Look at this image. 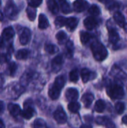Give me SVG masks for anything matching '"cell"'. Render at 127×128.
Here are the masks:
<instances>
[{"mask_svg":"<svg viewBox=\"0 0 127 128\" xmlns=\"http://www.w3.org/2000/svg\"><path fill=\"white\" fill-rule=\"evenodd\" d=\"M47 5H48L49 10L52 12V14H56L58 12L59 8H58V4L57 2L54 0H49L47 1Z\"/></svg>","mask_w":127,"mask_h":128,"instance_id":"obj_24","label":"cell"},{"mask_svg":"<svg viewBox=\"0 0 127 128\" xmlns=\"http://www.w3.org/2000/svg\"><path fill=\"white\" fill-rule=\"evenodd\" d=\"M109 28V42L115 44H117L119 40H120V36L118 32H117V30L114 28V27H108Z\"/></svg>","mask_w":127,"mask_h":128,"instance_id":"obj_14","label":"cell"},{"mask_svg":"<svg viewBox=\"0 0 127 128\" xmlns=\"http://www.w3.org/2000/svg\"><path fill=\"white\" fill-rule=\"evenodd\" d=\"M78 24H79V20H78V18L74 17V16H70V17L67 18L65 26H67V28L69 31L73 32L77 27Z\"/></svg>","mask_w":127,"mask_h":128,"instance_id":"obj_15","label":"cell"},{"mask_svg":"<svg viewBox=\"0 0 127 128\" xmlns=\"http://www.w3.org/2000/svg\"><path fill=\"white\" fill-rule=\"evenodd\" d=\"M123 28H124V29L125 30V32H127V23H126V25L124 26V27Z\"/></svg>","mask_w":127,"mask_h":128,"instance_id":"obj_48","label":"cell"},{"mask_svg":"<svg viewBox=\"0 0 127 128\" xmlns=\"http://www.w3.org/2000/svg\"><path fill=\"white\" fill-rule=\"evenodd\" d=\"M10 58V55L8 53H0V64L7 62Z\"/></svg>","mask_w":127,"mask_h":128,"instance_id":"obj_40","label":"cell"},{"mask_svg":"<svg viewBox=\"0 0 127 128\" xmlns=\"http://www.w3.org/2000/svg\"><path fill=\"white\" fill-rule=\"evenodd\" d=\"M61 92V90H60L59 88L55 87L54 85H52L49 88L48 94L52 100H57L60 96Z\"/></svg>","mask_w":127,"mask_h":128,"instance_id":"obj_21","label":"cell"},{"mask_svg":"<svg viewBox=\"0 0 127 128\" xmlns=\"http://www.w3.org/2000/svg\"><path fill=\"white\" fill-rule=\"evenodd\" d=\"M113 18H114L115 21L116 22V23L121 28H124L127 23L124 16L119 11L115 12V14L113 15Z\"/></svg>","mask_w":127,"mask_h":128,"instance_id":"obj_17","label":"cell"},{"mask_svg":"<svg viewBox=\"0 0 127 128\" xmlns=\"http://www.w3.org/2000/svg\"><path fill=\"white\" fill-rule=\"evenodd\" d=\"M4 12H5L6 16L8 18L13 20L16 17L17 14H18V9L13 2L8 1L6 3V6L4 8Z\"/></svg>","mask_w":127,"mask_h":128,"instance_id":"obj_4","label":"cell"},{"mask_svg":"<svg viewBox=\"0 0 127 128\" xmlns=\"http://www.w3.org/2000/svg\"><path fill=\"white\" fill-rule=\"evenodd\" d=\"M122 122H123L124 124L127 125V115L124 116L123 117V118H122Z\"/></svg>","mask_w":127,"mask_h":128,"instance_id":"obj_45","label":"cell"},{"mask_svg":"<svg viewBox=\"0 0 127 128\" xmlns=\"http://www.w3.org/2000/svg\"><path fill=\"white\" fill-rule=\"evenodd\" d=\"M49 22L45 14H40L38 18V28L40 29H46L49 27Z\"/></svg>","mask_w":127,"mask_h":128,"instance_id":"obj_19","label":"cell"},{"mask_svg":"<svg viewBox=\"0 0 127 128\" xmlns=\"http://www.w3.org/2000/svg\"><path fill=\"white\" fill-rule=\"evenodd\" d=\"M4 85V77L3 74H0V92H2Z\"/></svg>","mask_w":127,"mask_h":128,"instance_id":"obj_42","label":"cell"},{"mask_svg":"<svg viewBox=\"0 0 127 128\" xmlns=\"http://www.w3.org/2000/svg\"><path fill=\"white\" fill-rule=\"evenodd\" d=\"M41 3H42L41 0H30V1H28V7L33 8H37L38 6H40L41 4Z\"/></svg>","mask_w":127,"mask_h":128,"instance_id":"obj_41","label":"cell"},{"mask_svg":"<svg viewBox=\"0 0 127 128\" xmlns=\"http://www.w3.org/2000/svg\"><path fill=\"white\" fill-rule=\"evenodd\" d=\"M106 108V104L103 100H98L94 105V110L96 112L101 113L105 110Z\"/></svg>","mask_w":127,"mask_h":128,"instance_id":"obj_27","label":"cell"},{"mask_svg":"<svg viewBox=\"0 0 127 128\" xmlns=\"http://www.w3.org/2000/svg\"><path fill=\"white\" fill-rule=\"evenodd\" d=\"M88 2L86 1L77 0L73 2V10L77 13H80L86 10L88 8Z\"/></svg>","mask_w":127,"mask_h":128,"instance_id":"obj_11","label":"cell"},{"mask_svg":"<svg viewBox=\"0 0 127 128\" xmlns=\"http://www.w3.org/2000/svg\"><path fill=\"white\" fill-rule=\"evenodd\" d=\"M110 74L114 76L115 79H118L121 80L122 81H126L127 80V74L124 72L117 65H114L111 70V73Z\"/></svg>","mask_w":127,"mask_h":128,"instance_id":"obj_6","label":"cell"},{"mask_svg":"<svg viewBox=\"0 0 127 128\" xmlns=\"http://www.w3.org/2000/svg\"><path fill=\"white\" fill-rule=\"evenodd\" d=\"M26 14L27 16L29 19V20L31 21H34L36 18V14H37V10L35 8H31V7H28L26 8Z\"/></svg>","mask_w":127,"mask_h":128,"instance_id":"obj_32","label":"cell"},{"mask_svg":"<svg viewBox=\"0 0 127 128\" xmlns=\"http://www.w3.org/2000/svg\"><path fill=\"white\" fill-rule=\"evenodd\" d=\"M7 110L10 112V114L13 116V117H16L18 116L20 113H21V109L20 106L17 104H10L7 106Z\"/></svg>","mask_w":127,"mask_h":128,"instance_id":"obj_22","label":"cell"},{"mask_svg":"<svg viewBox=\"0 0 127 128\" xmlns=\"http://www.w3.org/2000/svg\"><path fill=\"white\" fill-rule=\"evenodd\" d=\"M14 34H15V32H14V29L13 28V27L8 26L3 30L2 34H1V37L4 40H9L13 38Z\"/></svg>","mask_w":127,"mask_h":128,"instance_id":"obj_18","label":"cell"},{"mask_svg":"<svg viewBox=\"0 0 127 128\" xmlns=\"http://www.w3.org/2000/svg\"><path fill=\"white\" fill-rule=\"evenodd\" d=\"M81 108V105L78 102H71L68 104V110L70 112L73 113H76L79 111Z\"/></svg>","mask_w":127,"mask_h":128,"instance_id":"obj_31","label":"cell"},{"mask_svg":"<svg viewBox=\"0 0 127 128\" xmlns=\"http://www.w3.org/2000/svg\"><path fill=\"white\" fill-rule=\"evenodd\" d=\"M60 8L64 14H69L71 12V8L70 4L66 1H59Z\"/></svg>","mask_w":127,"mask_h":128,"instance_id":"obj_29","label":"cell"},{"mask_svg":"<svg viewBox=\"0 0 127 128\" xmlns=\"http://www.w3.org/2000/svg\"><path fill=\"white\" fill-rule=\"evenodd\" d=\"M24 109L21 112L22 118L25 119H30L31 118L34 114H35V110L34 107L33 102L31 99H28L24 102Z\"/></svg>","mask_w":127,"mask_h":128,"instance_id":"obj_3","label":"cell"},{"mask_svg":"<svg viewBox=\"0 0 127 128\" xmlns=\"http://www.w3.org/2000/svg\"><path fill=\"white\" fill-rule=\"evenodd\" d=\"M96 123L100 125H103L106 128H116L115 123L108 117L99 116L96 118Z\"/></svg>","mask_w":127,"mask_h":128,"instance_id":"obj_9","label":"cell"},{"mask_svg":"<svg viewBox=\"0 0 127 128\" xmlns=\"http://www.w3.org/2000/svg\"><path fill=\"white\" fill-rule=\"evenodd\" d=\"M0 4H1V2H0Z\"/></svg>","mask_w":127,"mask_h":128,"instance_id":"obj_50","label":"cell"},{"mask_svg":"<svg viewBox=\"0 0 127 128\" xmlns=\"http://www.w3.org/2000/svg\"><path fill=\"white\" fill-rule=\"evenodd\" d=\"M94 100V94L91 93H89V92L84 94L82 98V101L83 102V104L86 108H89L91 106Z\"/></svg>","mask_w":127,"mask_h":128,"instance_id":"obj_20","label":"cell"},{"mask_svg":"<svg viewBox=\"0 0 127 128\" xmlns=\"http://www.w3.org/2000/svg\"><path fill=\"white\" fill-rule=\"evenodd\" d=\"M66 98L68 101L71 102H76V100L79 98V92L75 88H69L65 93Z\"/></svg>","mask_w":127,"mask_h":128,"instance_id":"obj_10","label":"cell"},{"mask_svg":"<svg viewBox=\"0 0 127 128\" xmlns=\"http://www.w3.org/2000/svg\"><path fill=\"white\" fill-rule=\"evenodd\" d=\"M88 13L93 16H94L100 15L101 13V10H100V8L97 4H93L88 8Z\"/></svg>","mask_w":127,"mask_h":128,"instance_id":"obj_34","label":"cell"},{"mask_svg":"<svg viewBox=\"0 0 127 128\" xmlns=\"http://www.w3.org/2000/svg\"><path fill=\"white\" fill-rule=\"evenodd\" d=\"M91 38H92L91 34L87 32H82L80 33V40L82 44L84 45L87 44L91 40Z\"/></svg>","mask_w":127,"mask_h":128,"instance_id":"obj_28","label":"cell"},{"mask_svg":"<svg viewBox=\"0 0 127 128\" xmlns=\"http://www.w3.org/2000/svg\"><path fill=\"white\" fill-rule=\"evenodd\" d=\"M97 20L94 16H88L84 20V26L88 30H93L97 26Z\"/></svg>","mask_w":127,"mask_h":128,"instance_id":"obj_16","label":"cell"},{"mask_svg":"<svg viewBox=\"0 0 127 128\" xmlns=\"http://www.w3.org/2000/svg\"><path fill=\"white\" fill-rule=\"evenodd\" d=\"M33 128H47V125L43 119L37 118L33 122Z\"/></svg>","mask_w":127,"mask_h":128,"instance_id":"obj_33","label":"cell"},{"mask_svg":"<svg viewBox=\"0 0 127 128\" xmlns=\"http://www.w3.org/2000/svg\"><path fill=\"white\" fill-rule=\"evenodd\" d=\"M69 77H70V80L73 82H76L79 79V70L75 68L73 70H72L70 73V75H69Z\"/></svg>","mask_w":127,"mask_h":128,"instance_id":"obj_35","label":"cell"},{"mask_svg":"<svg viewBox=\"0 0 127 128\" xmlns=\"http://www.w3.org/2000/svg\"><path fill=\"white\" fill-rule=\"evenodd\" d=\"M53 116H54V118L56 121V122L60 124H65L67 121V114L61 106H59L58 108H57V110L54 112Z\"/></svg>","mask_w":127,"mask_h":128,"instance_id":"obj_5","label":"cell"},{"mask_svg":"<svg viewBox=\"0 0 127 128\" xmlns=\"http://www.w3.org/2000/svg\"><path fill=\"white\" fill-rule=\"evenodd\" d=\"M5 128V126H4V122L0 119V128Z\"/></svg>","mask_w":127,"mask_h":128,"instance_id":"obj_47","label":"cell"},{"mask_svg":"<svg viewBox=\"0 0 127 128\" xmlns=\"http://www.w3.org/2000/svg\"><path fill=\"white\" fill-rule=\"evenodd\" d=\"M4 46V40L2 37H0V49H2Z\"/></svg>","mask_w":127,"mask_h":128,"instance_id":"obj_44","label":"cell"},{"mask_svg":"<svg viewBox=\"0 0 127 128\" xmlns=\"http://www.w3.org/2000/svg\"><path fill=\"white\" fill-rule=\"evenodd\" d=\"M44 49H45V51L47 53L51 54V55L55 54V53H57L58 52V48L55 45L52 44H46L45 45Z\"/></svg>","mask_w":127,"mask_h":128,"instance_id":"obj_30","label":"cell"},{"mask_svg":"<svg viewBox=\"0 0 127 128\" xmlns=\"http://www.w3.org/2000/svg\"><path fill=\"white\" fill-rule=\"evenodd\" d=\"M66 49H67V53L69 57H71L73 53V43L72 40H68L66 43Z\"/></svg>","mask_w":127,"mask_h":128,"instance_id":"obj_39","label":"cell"},{"mask_svg":"<svg viewBox=\"0 0 127 128\" xmlns=\"http://www.w3.org/2000/svg\"><path fill=\"white\" fill-rule=\"evenodd\" d=\"M91 50L94 58L98 62H103L108 57V50L106 46L99 41H94L91 45Z\"/></svg>","mask_w":127,"mask_h":128,"instance_id":"obj_1","label":"cell"},{"mask_svg":"<svg viewBox=\"0 0 127 128\" xmlns=\"http://www.w3.org/2000/svg\"><path fill=\"white\" fill-rule=\"evenodd\" d=\"M55 37H56V39H57V40L58 41V43H59L60 44H64V43H67V40H68L67 34L66 32H64V31H60V32H58L56 34Z\"/></svg>","mask_w":127,"mask_h":128,"instance_id":"obj_25","label":"cell"},{"mask_svg":"<svg viewBox=\"0 0 127 128\" xmlns=\"http://www.w3.org/2000/svg\"><path fill=\"white\" fill-rule=\"evenodd\" d=\"M80 128H92V126L88 125V124H83V125L81 126Z\"/></svg>","mask_w":127,"mask_h":128,"instance_id":"obj_46","label":"cell"},{"mask_svg":"<svg viewBox=\"0 0 127 128\" xmlns=\"http://www.w3.org/2000/svg\"><path fill=\"white\" fill-rule=\"evenodd\" d=\"M31 39V31L28 28H25L20 35H19V42L22 45H26Z\"/></svg>","mask_w":127,"mask_h":128,"instance_id":"obj_13","label":"cell"},{"mask_svg":"<svg viewBox=\"0 0 127 128\" xmlns=\"http://www.w3.org/2000/svg\"><path fill=\"white\" fill-rule=\"evenodd\" d=\"M4 110V104L3 101H0V114L3 113Z\"/></svg>","mask_w":127,"mask_h":128,"instance_id":"obj_43","label":"cell"},{"mask_svg":"<svg viewBox=\"0 0 127 128\" xmlns=\"http://www.w3.org/2000/svg\"><path fill=\"white\" fill-rule=\"evenodd\" d=\"M64 62V59H63V56L61 55H58L56 56L52 61L51 63V67H52V70L53 72H58L63 64Z\"/></svg>","mask_w":127,"mask_h":128,"instance_id":"obj_8","label":"cell"},{"mask_svg":"<svg viewBox=\"0 0 127 128\" xmlns=\"http://www.w3.org/2000/svg\"><path fill=\"white\" fill-rule=\"evenodd\" d=\"M2 18H3V15H2V14L0 12V20H2Z\"/></svg>","mask_w":127,"mask_h":128,"instance_id":"obj_49","label":"cell"},{"mask_svg":"<svg viewBox=\"0 0 127 128\" xmlns=\"http://www.w3.org/2000/svg\"><path fill=\"white\" fill-rule=\"evenodd\" d=\"M115 111L117 112V113L118 115H121L124 113L125 110V104L123 102H118L115 104Z\"/></svg>","mask_w":127,"mask_h":128,"instance_id":"obj_38","label":"cell"},{"mask_svg":"<svg viewBox=\"0 0 127 128\" xmlns=\"http://www.w3.org/2000/svg\"><path fill=\"white\" fill-rule=\"evenodd\" d=\"M24 91H25V88L21 85H19V84L15 85V86L11 85L10 89L9 90V94H10V95L12 96L13 98H14V96H16L15 98H16L19 97V95L21 94H22Z\"/></svg>","mask_w":127,"mask_h":128,"instance_id":"obj_12","label":"cell"},{"mask_svg":"<svg viewBox=\"0 0 127 128\" xmlns=\"http://www.w3.org/2000/svg\"><path fill=\"white\" fill-rule=\"evenodd\" d=\"M28 55H29V51L26 49H22V50H19L15 57L16 59H19V60H25V59H27L28 57Z\"/></svg>","mask_w":127,"mask_h":128,"instance_id":"obj_26","label":"cell"},{"mask_svg":"<svg viewBox=\"0 0 127 128\" xmlns=\"http://www.w3.org/2000/svg\"><path fill=\"white\" fill-rule=\"evenodd\" d=\"M16 70H17V65H16V64L15 62H12L8 64L7 71H8V74L10 76H13L15 75L16 72Z\"/></svg>","mask_w":127,"mask_h":128,"instance_id":"obj_37","label":"cell"},{"mask_svg":"<svg viewBox=\"0 0 127 128\" xmlns=\"http://www.w3.org/2000/svg\"><path fill=\"white\" fill-rule=\"evenodd\" d=\"M66 82V77L64 75H60L58 76H57L55 80V82L53 83V85L57 87L58 88H59L60 90H61Z\"/></svg>","mask_w":127,"mask_h":128,"instance_id":"obj_23","label":"cell"},{"mask_svg":"<svg viewBox=\"0 0 127 128\" xmlns=\"http://www.w3.org/2000/svg\"><path fill=\"white\" fill-rule=\"evenodd\" d=\"M81 77L82 80V82L86 83L90 80H92L97 77V74L95 72L91 71L88 68H83L81 70Z\"/></svg>","mask_w":127,"mask_h":128,"instance_id":"obj_7","label":"cell"},{"mask_svg":"<svg viewBox=\"0 0 127 128\" xmlns=\"http://www.w3.org/2000/svg\"><path fill=\"white\" fill-rule=\"evenodd\" d=\"M107 94L113 100L122 99L125 94L123 87L119 84L110 85L107 88Z\"/></svg>","mask_w":127,"mask_h":128,"instance_id":"obj_2","label":"cell"},{"mask_svg":"<svg viewBox=\"0 0 127 128\" xmlns=\"http://www.w3.org/2000/svg\"><path fill=\"white\" fill-rule=\"evenodd\" d=\"M67 18L64 16H57L55 20V25L57 28H61L65 26Z\"/></svg>","mask_w":127,"mask_h":128,"instance_id":"obj_36","label":"cell"}]
</instances>
